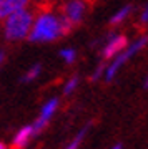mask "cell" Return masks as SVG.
<instances>
[{"instance_id":"1","label":"cell","mask_w":148,"mask_h":149,"mask_svg":"<svg viewBox=\"0 0 148 149\" xmlns=\"http://www.w3.org/2000/svg\"><path fill=\"white\" fill-rule=\"evenodd\" d=\"M72 30L70 23L65 17H58L53 13H42L32 23L28 32L30 42H55Z\"/></svg>"},{"instance_id":"2","label":"cell","mask_w":148,"mask_h":149,"mask_svg":"<svg viewBox=\"0 0 148 149\" xmlns=\"http://www.w3.org/2000/svg\"><path fill=\"white\" fill-rule=\"evenodd\" d=\"M33 17L32 13L25 8H22L18 12H13L12 15L5 18L4 23V32H5L7 40H22L25 38L32 28Z\"/></svg>"},{"instance_id":"3","label":"cell","mask_w":148,"mask_h":149,"mask_svg":"<svg viewBox=\"0 0 148 149\" xmlns=\"http://www.w3.org/2000/svg\"><path fill=\"white\" fill-rule=\"evenodd\" d=\"M147 43H148V37H140L137 42L133 43V45L127 47V50H122V52L118 53V56H116V58L113 60L108 66H105V71H103V78H105V81H111V80H113V78L116 76V73L120 71V68L127 63L128 60L132 58L133 55H137L138 52L147 45Z\"/></svg>"},{"instance_id":"4","label":"cell","mask_w":148,"mask_h":149,"mask_svg":"<svg viewBox=\"0 0 148 149\" xmlns=\"http://www.w3.org/2000/svg\"><path fill=\"white\" fill-rule=\"evenodd\" d=\"M57 108H58V100L57 98L48 100V101L42 106V109H40V116L30 124V126H32V131H33V136H37V134H40L43 131V128L47 126V123L50 121V118L53 116V113L57 111Z\"/></svg>"},{"instance_id":"5","label":"cell","mask_w":148,"mask_h":149,"mask_svg":"<svg viewBox=\"0 0 148 149\" xmlns=\"http://www.w3.org/2000/svg\"><path fill=\"white\" fill-rule=\"evenodd\" d=\"M85 15V3L83 0H68L63 7V17L72 23V25H77L82 22Z\"/></svg>"},{"instance_id":"6","label":"cell","mask_w":148,"mask_h":149,"mask_svg":"<svg viewBox=\"0 0 148 149\" xmlns=\"http://www.w3.org/2000/svg\"><path fill=\"white\" fill-rule=\"evenodd\" d=\"M127 48V37H123V35H116V37L110 38L108 43L105 45L103 48V60H110L113 58L115 55H118L122 50Z\"/></svg>"},{"instance_id":"7","label":"cell","mask_w":148,"mask_h":149,"mask_svg":"<svg viewBox=\"0 0 148 149\" xmlns=\"http://www.w3.org/2000/svg\"><path fill=\"white\" fill-rule=\"evenodd\" d=\"M28 0H0V20H5L13 12L25 8Z\"/></svg>"},{"instance_id":"8","label":"cell","mask_w":148,"mask_h":149,"mask_svg":"<svg viewBox=\"0 0 148 149\" xmlns=\"http://www.w3.org/2000/svg\"><path fill=\"white\" fill-rule=\"evenodd\" d=\"M33 138V131H32V126H23L22 129L17 131V134L13 136V141H12V148L15 149H22L25 148L28 141Z\"/></svg>"},{"instance_id":"9","label":"cell","mask_w":148,"mask_h":149,"mask_svg":"<svg viewBox=\"0 0 148 149\" xmlns=\"http://www.w3.org/2000/svg\"><path fill=\"white\" fill-rule=\"evenodd\" d=\"M130 12H132V7H130V5H125L123 8H120V10L116 12L115 15L111 17L110 23H111V25H118L120 22H123L128 15H130Z\"/></svg>"},{"instance_id":"10","label":"cell","mask_w":148,"mask_h":149,"mask_svg":"<svg viewBox=\"0 0 148 149\" xmlns=\"http://www.w3.org/2000/svg\"><path fill=\"white\" fill-rule=\"evenodd\" d=\"M40 71H42V65H33L32 68L25 73V76L22 78V81H32V80H35L38 74H40Z\"/></svg>"},{"instance_id":"11","label":"cell","mask_w":148,"mask_h":149,"mask_svg":"<svg viewBox=\"0 0 148 149\" xmlns=\"http://www.w3.org/2000/svg\"><path fill=\"white\" fill-rule=\"evenodd\" d=\"M85 134H87V128H83V129H82V131H80V133L77 134V136H75L73 139H72V143H70V144H68V146H67L65 149H78V146L82 144V139H83V136H85Z\"/></svg>"},{"instance_id":"12","label":"cell","mask_w":148,"mask_h":149,"mask_svg":"<svg viewBox=\"0 0 148 149\" xmlns=\"http://www.w3.org/2000/svg\"><path fill=\"white\" fill-rule=\"evenodd\" d=\"M60 56L67 61V63H73L75 61V56H77V53H75L73 48H63L62 52H60Z\"/></svg>"},{"instance_id":"13","label":"cell","mask_w":148,"mask_h":149,"mask_svg":"<svg viewBox=\"0 0 148 149\" xmlns=\"http://www.w3.org/2000/svg\"><path fill=\"white\" fill-rule=\"evenodd\" d=\"M77 85H78V78H77V76H72V78L67 81V85H65L63 93H65V95H70V93H73V90L77 88Z\"/></svg>"},{"instance_id":"14","label":"cell","mask_w":148,"mask_h":149,"mask_svg":"<svg viewBox=\"0 0 148 149\" xmlns=\"http://www.w3.org/2000/svg\"><path fill=\"white\" fill-rule=\"evenodd\" d=\"M105 66H106V63H105V61L98 65V66H97V70H95V73L92 74V80H93V81H97V80H98V78H100L101 74H103V71H105Z\"/></svg>"},{"instance_id":"15","label":"cell","mask_w":148,"mask_h":149,"mask_svg":"<svg viewBox=\"0 0 148 149\" xmlns=\"http://www.w3.org/2000/svg\"><path fill=\"white\" fill-rule=\"evenodd\" d=\"M140 22H142V23H148V5L145 7V10L142 12V17H140Z\"/></svg>"},{"instance_id":"16","label":"cell","mask_w":148,"mask_h":149,"mask_svg":"<svg viewBox=\"0 0 148 149\" xmlns=\"http://www.w3.org/2000/svg\"><path fill=\"white\" fill-rule=\"evenodd\" d=\"M4 58H5V55H4V52H2V50H0V63L4 61Z\"/></svg>"},{"instance_id":"17","label":"cell","mask_w":148,"mask_h":149,"mask_svg":"<svg viewBox=\"0 0 148 149\" xmlns=\"http://www.w3.org/2000/svg\"><path fill=\"white\" fill-rule=\"evenodd\" d=\"M111 149H123V146H122V144H116V146H113Z\"/></svg>"},{"instance_id":"18","label":"cell","mask_w":148,"mask_h":149,"mask_svg":"<svg viewBox=\"0 0 148 149\" xmlns=\"http://www.w3.org/2000/svg\"><path fill=\"white\" fill-rule=\"evenodd\" d=\"M0 149H7V146L4 143H0Z\"/></svg>"},{"instance_id":"19","label":"cell","mask_w":148,"mask_h":149,"mask_svg":"<svg viewBox=\"0 0 148 149\" xmlns=\"http://www.w3.org/2000/svg\"><path fill=\"white\" fill-rule=\"evenodd\" d=\"M145 88H148V76H147V80H145Z\"/></svg>"}]
</instances>
